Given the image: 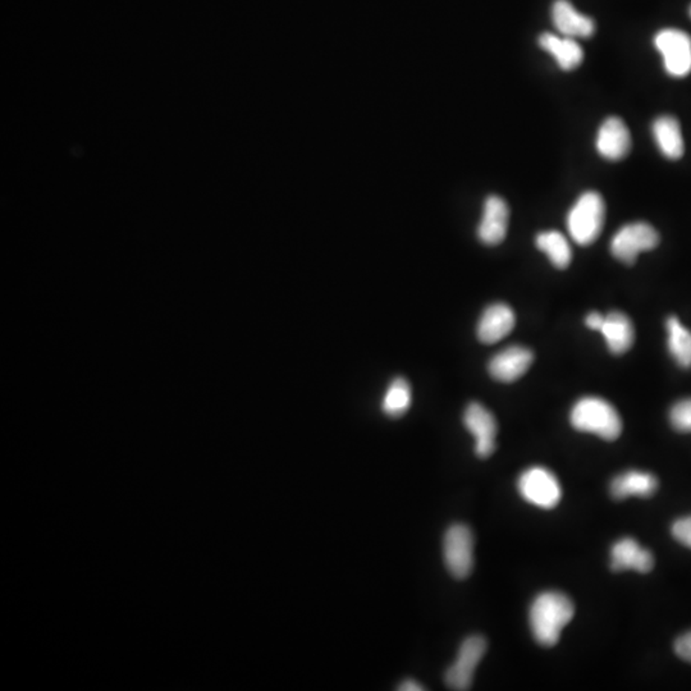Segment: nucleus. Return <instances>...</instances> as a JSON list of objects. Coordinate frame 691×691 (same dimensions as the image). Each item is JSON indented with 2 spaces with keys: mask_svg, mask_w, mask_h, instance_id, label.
<instances>
[{
  "mask_svg": "<svg viewBox=\"0 0 691 691\" xmlns=\"http://www.w3.org/2000/svg\"><path fill=\"white\" fill-rule=\"evenodd\" d=\"M574 615V603L568 595L553 591L536 595L529 612L530 629L536 643L548 648L556 646Z\"/></svg>",
  "mask_w": 691,
  "mask_h": 691,
  "instance_id": "1",
  "label": "nucleus"
},
{
  "mask_svg": "<svg viewBox=\"0 0 691 691\" xmlns=\"http://www.w3.org/2000/svg\"><path fill=\"white\" fill-rule=\"evenodd\" d=\"M571 425L576 431L592 433L606 441L617 440L623 432L620 414L600 397H583L575 403L570 414Z\"/></svg>",
  "mask_w": 691,
  "mask_h": 691,
  "instance_id": "2",
  "label": "nucleus"
},
{
  "mask_svg": "<svg viewBox=\"0 0 691 691\" xmlns=\"http://www.w3.org/2000/svg\"><path fill=\"white\" fill-rule=\"evenodd\" d=\"M605 216L606 205L603 197L595 191H586L568 211V234L577 245H591L602 232Z\"/></svg>",
  "mask_w": 691,
  "mask_h": 691,
  "instance_id": "3",
  "label": "nucleus"
},
{
  "mask_svg": "<svg viewBox=\"0 0 691 691\" xmlns=\"http://www.w3.org/2000/svg\"><path fill=\"white\" fill-rule=\"evenodd\" d=\"M443 560L449 573L457 580L470 576L474 568V536L467 525L454 524L443 536Z\"/></svg>",
  "mask_w": 691,
  "mask_h": 691,
  "instance_id": "4",
  "label": "nucleus"
},
{
  "mask_svg": "<svg viewBox=\"0 0 691 691\" xmlns=\"http://www.w3.org/2000/svg\"><path fill=\"white\" fill-rule=\"evenodd\" d=\"M520 496L543 510H552L562 498V488L557 476L543 466H533L519 476Z\"/></svg>",
  "mask_w": 691,
  "mask_h": 691,
  "instance_id": "5",
  "label": "nucleus"
},
{
  "mask_svg": "<svg viewBox=\"0 0 691 691\" xmlns=\"http://www.w3.org/2000/svg\"><path fill=\"white\" fill-rule=\"evenodd\" d=\"M488 643L481 635H472L461 643L454 663L444 673V684L449 689H472L476 667L487 653Z\"/></svg>",
  "mask_w": 691,
  "mask_h": 691,
  "instance_id": "6",
  "label": "nucleus"
},
{
  "mask_svg": "<svg viewBox=\"0 0 691 691\" xmlns=\"http://www.w3.org/2000/svg\"><path fill=\"white\" fill-rule=\"evenodd\" d=\"M659 234L648 223H630L618 229L611 241L612 255L623 264H634L639 254L657 248Z\"/></svg>",
  "mask_w": 691,
  "mask_h": 691,
  "instance_id": "7",
  "label": "nucleus"
},
{
  "mask_svg": "<svg viewBox=\"0 0 691 691\" xmlns=\"http://www.w3.org/2000/svg\"><path fill=\"white\" fill-rule=\"evenodd\" d=\"M655 45L664 69L672 77H685L691 72V37L678 28H664L655 37Z\"/></svg>",
  "mask_w": 691,
  "mask_h": 691,
  "instance_id": "8",
  "label": "nucleus"
},
{
  "mask_svg": "<svg viewBox=\"0 0 691 691\" xmlns=\"http://www.w3.org/2000/svg\"><path fill=\"white\" fill-rule=\"evenodd\" d=\"M464 425L475 438V454L478 457L487 458L496 449L498 425L492 412L481 403L472 402L464 412Z\"/></svg>",
  "mask_w": 691,
  "mask_h": 691,
  "instance_id": "9",
  "label": "nucleus"
},
{
  "mask_svg": "<svg viewBox=\"0 0 691 691\" xmlns=\"http://www.w3.org/2000/svg\"><path fill=\"white\" fill-rule=\"evenodd\" d=\"M534 361L533 353L522 346H511L493 357L489 361L490 376L502 383H512L521 378Z\"/></svg>",
  "mask_w": 691,
  "mask_h": 691,
  "instance_id": "10",
  "label": "nucleus"
},
{
  "mask_svg": "<svg viewBox=\"0 0 691 691\" xmlns=\"http://www.w3.org/2000/svg\"><path fill=\"white\" fill-rule=\"evenodd\" d=\"M510 210L502 197H487L484 203L483 217L478 227V237L484 245L496 246L504 240L507 234Z\"/></svg>",
  "mask_w": 691,
  "mask_h": 691,
  "instance_id": "11",
  "label": "nucleus"
},
{
  "mask_svg": "<svg viewBox=\"0 0 691 691\" xmlns=\"http://www.w3.org/2000/svg\"><path fill=\"white\" fill-rule=\"evenodd\" d=\"M595 147L598 153L608 161H620L625 158L631 147V136L625 122L618 117L606 119L598 131Z\"/></svg>",
  "mask_w": 691,
  "mask_h": 691,
  "instance_id": "12",
  "label": "nucleus"
},
{
  "mask_svg": "<svg viewBox=\"0 0 691 691\" xmlns=\"http://www.w3.org/2000/svg\"><path fill=\"white\" fill-rule=\"evenodd\" d=\"M611 568L617 573L634 570L647 574L655 568V557L652 552L641 547L634 538H623L612 545Z\"/></svg>",
  "mask_w": 691,
  "mask_h": 691,
  "instance_id": "13",
  "label": "nucleus"
},
{
  "mask_svg": "<svg viewBox=\"0 0 691 691\" xmlns=\"http://www.w3.org/2000/svg\"><path fill=\"white\" fill-rule=\"evenodd\" d=\"M515 313L506 304H493L481 314L478 323L479 341L486 345L497 344L515 327Z\"/></svg>",
  "mask_w": 691,
  "mask_h": 691,
  "instance_id": "14",
  "label": "nucleus"
},
{
  "mask_svg": "<svg viewBox=\"0 0 691 691\" xmlns=\"http://www.w3.org/2000/svg\"><path fill=\"white\" fill-rule=\"evenodd\" d=\"M554 26L566 37H589L594 34L595 23L591 17L580 13L568 0H556L552 7Z\"/></svg>",
  "mask_w": 691,
  "mask_h": 691,
  "instance_id": "15",
  "label": "nucleus"
},
{
  "mask_svg": "<svg viewBox=\"0 0 691 691\" xmlns=\"http://www.w3.org/2000/svg\"><path fill=\"white\" fill-rule=\"evenodd\" d=\"M657 489V478L650 473L639 472V470H629L616 476L609 487L612 497L617 501L629 497H652Z\"/></svg>",
  "mask_w": 691,
  "mask_h": 691,
  "instance_id": "16",
  "label": "nucleus"
},
{
  "mask_svg": "<svg viewBox=\"0 0 691 691\" xmlns=\"http://www.w3.org/2000/svg\"><path fill=\"white\" fill-rule=\"evenodd\" d=\"M600 332L605 337L607 347L614 355H623L634 344V327L623 313L607 314Z\"/></svg>",
  "mask_w": 691,
  "mask_h": 691,
  "instance_id": "17",
  "label": "nucleus"
},
{
  "mask_svg": "<svg viewBox=\"0 0 691 691\" xmlns=\"http://www.w3.org/2000/svg\"><path fill=\"white\" fill-rule=\"evenodd\" d=\"M539 46L556 60L557 65L563 71H573L582 65L584 52L571 37L557 36V35L545 33L539 36Z\"/></svg>",
  "mask_w": 691,
  "mask_h": 691,
  "instance_id": "18",
  "label": "nucleus"
},
{
  "mask_svg": "<svg viewBox=\"0 0 691 691\" xmlns=\"http://www.w3.org/2000/svg\"><path fill=\"white\" fill-rule=\"evenodd\" d=\"M652 130L658 149L666 158L676 161L684 155V138L678 119L672 115H661L653 122Z\"/></svg>",
  "mask_w": 691,
  "mask_h": 691,
  "instance_id": "19",
  "label": "nucleus"
},
{
  "mask_svg": "<svg viewBox=\"0 0 691 691\" xmlns=\"http://www.w3.org/2000/svg\"><path fill=\"white\" fill-rule=\"evenodd\" d=\"M536 245L540 251L547 255L557 269H566L573 259L570 243L562 234L557 231L540 232L536 237Z\"/></svg>",
  "mask_w": 691,
  "mask_h": 691,
  "instance_id": "20",
  "label": "nucleus"
},
{
  "mask_svg": "<svg viewBox=\"0 0 691 691\" xmlns=\"http://www.w3.org/2000/svg\"><path fill=\"white\" fill-rule=\"evenodd\" d=\"M669 350L671 355L682 368H691V332L676 316L667 319Z\"/></svg>",
  "mask_w": 691,
  "mask_h": 691,
  "instance_id": "21",
  "label": "nucleus"
},
{
  "mask_svg": "<svg viewBox=\"0 0 691 691\" xmlns=\"http://www.w3.org/2000/svg\"><path fill=\"white\" fill-rule=\"evenodd\" d=\"M411 387L408 380L396 378L388 385L382 401V410L389 417H401L410 409Z\"/></svg>",
  "mask_w": 691,
  "mask_h": 691,
  "instance_id": "22",
  "label": "nucleus"
},
{
  "mask_svg": "<svg viewBox=\"0 0 691 691\" xmlns=\"http://www.w3.org/2000/svg\"><path fill=\"white\" fill-rule=\"evenodd\" d=\"M670 422L673 429L691 433V399L679 401L670 411Z\"/></svg>",
  "mask_w": 691,
  "mask_h": 691,
  "instance_id": "23",
  "label": "nucleus"
},
{
  "mask_svg": "<svg viewBox=\"0 0 691 691\" xmlns=\"http://www.w3.org/2000/svg\"><path fill=\"white\" fill-rule=\"evenodd\" d=\"M673 538L691 550V516L676 520L671 528Z\"/></svg>",
  "mask_w": 691,
  "mask_h": 691,
  "instance_id": "24",
  "label": "nucleus"
},
{
  "mask_svg": "<svg viewBox=\"0 0 691 691\" xmlns=\"http://www.w3.org/2000/svg\"><path fill=\"white\" fill-rule=\"evenodd\" d=\"M676 655L685 662L691 663V631L685 632L675 641Z\"/></svg>",
  "mask_w": 691,
  "mask_h": 691,
  "instance_id": "25",
  "label": "nucleus"
},
{
  "mask_svg": "<svg viewBox=\"0 0 691 691\" xmlns=\"http://www.w3.org/2000/svg\"><path fill=\"white\" fill-rule=\"evenodd\" d=\"M603 321H605V315H602V314L597 312L589 313L585 318V325L589 330L600 332Z\"/></svg>",
  "mask_w": 691,
  "mask_h": 691,
  "instance_id": "26",
  "label": "nucleus"
},
{
  "mask_svg": "<svg viewBox=\"0 0 691 691\" xmlns=\"http://www.w3.org/2000/svg\"><path fill=\"white\" fill-rule=\"evenodd\" d=\"M397 689L400 691H422L425 690V687L419 682L412 680V679H406V680L401 682Z\"/></svg>",
  "mask_w": 691,
  "mask_h": 691,
  "instance_id": "27",
  "label": "nucleus"
},
{
  "mask_svg": "<svg viewBox=\"0 0 691 691\" xmlns=\"http://www.w3.org/2000/svg\"><path fill=\"white\" fill-rule=\"evenodd\" d=\"M689 13H690V17H691V7H690V10H689Z\"/></svg>",
  "mask_w": 691,
  "mask_h": 691,
  "instance_id": "28",
  "label": "nucleus"
}]
</instances>
